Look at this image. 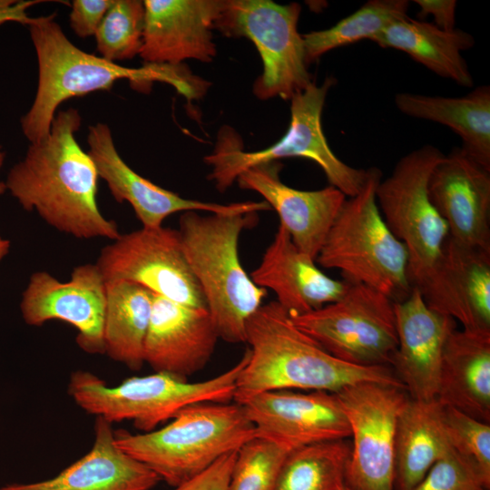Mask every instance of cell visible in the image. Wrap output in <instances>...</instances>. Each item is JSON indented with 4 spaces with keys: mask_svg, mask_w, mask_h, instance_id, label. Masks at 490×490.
<instances>
[{
    "mask_svg": "<svg viewBox=\"0 0 490 490\" xmlns=\"http://www.w3.org/2000/svg\"><path fill=\"white\" fill-rule=\"evenodd\" d=\"M220 338L206 308H195L152 294L143 358L155 372L186 378L201 370Z\"/></svg>",
    "mask_w": 490,
    "mask_h": 490,
    "instance_id": "obj_22",
    "label": "cell"
},
{
    "mask_svg": "<svg viewBox=\"0 0 490 490\" xmlns=\"http://www.w3.org/2000/svg\"><path fill=\"white\" fill-rule=\"evenodd\" d=\"M397 347L391 366L408 397L436 399L443 349L456 321L430 309L417 287L394 303Z\"/></svg>",
    "mask_w": 490,
    "mask_h": 490,
    "instance_id": "obj_19",
    "label": "cell"
},
{
    "mask_svg": "<svg viewBox=\"0 0 490 490\" xmlns=\"http://www.w3.org/2000/svg\"><path fill=\"white\" fill-rule=\"evenodd\" d=\"M371 41L382 48L406 53L428 70L461 86L474 84L462 52L472 48L475 39L466 31H444L432 23L407 15L390 24Z\"/></svg>",
    "mask_w": 490,
    "mask_h": 490,
    "instance_id": "obj_26",
    "label": "cell"
},
{
    "mask_svg": "<svg viewBox=\"0 0 490 490\" xmlns=\"http://www.w3.org/2000/svg\"><path fill=\"white\" fill-rule=\"evenodd\" d=\"M397 108L404 114L438 122L462 140L461 149L490 171V87L481 85L462 97L399 93Z\"/></svg>",
    "mask_w": 490,
    "mask_h": 490,
    "instance_id": "obj_27",
    "label": "cell"
},
{
    "mask_svg": "<svg viewBox=\"0 0 490 490\" xmlns=\"http://www.w3.org/2000/svg\"><path fill=\"white\" fill-rule=\"evenodd\" d=\"M257 436L242 405L204 402L151 432H114L115 445L175 487Z\"/></svg>",
    "mask_w": 490,
    "mask_h": 490,
    "instance_id": "obj_5",
    "label": "cell"
},
{
    "mask_svg": "<svg viewBox=\"0 0 490 490\" xmlns=\"http://www.w3.org/2000/svg\"><path fill=\"white\" fill-rule=\"evenodd\" d=\"M279 162L252 166L236 181L244 190L259 193L273 209L294 244L315 260L339 214L347 196L329 185L317 191H301L283 183Z\"/></svg>",
    "mask_w": 490,
    "mask_h": 490,
    "instance_id": "obj_21",
    "label": "cell"
},
{
    "mask_svg": "<svg viewBox=\"0 0 490 490\" xmlns=\"http://www.w3.org/2000/svg\"><path fill=\"white\" fill-rule=\"evenodd\" d=\"M444 154L425 145L403 156L392 173L379 181L376 199L392 233L408 253L412 286L419 284L440 257L448 228L428 195V180Z\"/></svg>",
    "mask_w": 490,
    "mask_h": 490,
    "instance_id": "obj_10",
    "label": "cell"
},
{
    "mask_svg": "<svg viewBox=\"0 0 490 490\" xmlns=\"http://www.w3.org/2000/svg\"><path fill=\"white\" fill-rule=\"evenodd\" d=\"M144 64L180 65L188 59L211 62L217 48L212 30L222 0H145Z\"/></svg>",
    "mask_w": 490,
    "mask_h": 490,
    "instance_id": "obj_20",
    "label": "cell"
},
{
    "mask_svg": "<svg viewBox=\"0 0 490 490\" xmlns=\"http://www.w3.org/2000/svg\"><path fill=\"white\" fill-rule=\"evenodd\" d=\"M416 287L430 309L464 329L490 331V251L447 237L438 260Z\"/></svg>",
    "mask_w": 490,
    "mask_h": 490,
    "instance_id": "obj_18",
    "label": "cell"
},
{
    "mask_svg": "<svg viewBox=\"0 0 490 490\" xmlns=\"http://www.w3.org/2000/svg\"><path fill=\"white\" fill-rule=\"evenodd\" d=\"M452 451L442 405L408 397L397 426L395 490H410L433 465Z\"/></svg>",
    "mask_w": 490,
    "mask_h": 490,
    "instance_id": "obj_28",
    "label": "cell"
},
{
    "mask_svg": "<svg viewBox=\"0 0 490 490\" xmlns=\"http://www.w3.org/2000/svg\"><path fill=\"white\" fill-rule=\"evenodd\" d=\"M250 278L257 286L272 290L276 301L290 315L335 302L348 287L347 281L326 275L313 258L294 244L280 224Z\"/></svg>",
    "mask_w": 490,
    "mask_h": 490,
    "instance_id": "obj_23",
    "label": "cell"
},
{
    "mask_svg": "<svg viewBox=\"0 0 490 490\" xmlns=\"http://www.w3.org/2000/svg\"><path fill=\"white\" fill-rule=\"evenodd\" d=\"M10 247H11L10 241L5 237H3L0 232V262L8 254L10 250Z\"/></svg>",
    "mask_w": 490,
    "mask_h": 490,
    "instance_id": "obj_40",
    "label": "cell"
},
{
    "mask_svg": "<svg viewBox=\"0 0 490 490\" xmlns=\"http://www.w3.org/2000/svg\"><path fill=\"white\" fill-rule=\"evenodd\" d=\"M427 189L448 237L490 251V171L455 148L434 167Z\"/></svg>",
    "mask_w": 490,
    "mask_h": 490,
    "instance_id": "obj_17",
    "label": "cell"
},
{
    "mask_svg": "<svg viewBox=\"0 0 490 490\" xmlns=\"http://www.w3.org/2000/svg\"><path fill=\"white\" fill-rule=\"evenodd\" d=\"M105 280L95 263L74 267L68 281H60L47 271L34 272L20 303L27 325L64 321L77 330L76 343L89 354L105 353Z\"/></svg>",
    "mask_w": 490,
    "mask_h": 490,
    "instance_id": "obj_14",
    "label": "cell"
},
{
    "mask_svg": "<svg viewBox=\"0 0 490 490\" xmlns=\"http://www.w3.org/2000/svg\"><path fill=\"white\" fill-rule=\"evenodd\" d=\"M453 450L436 462L410 490H489Z\"/></svg>",
    "mask_w": 490,
    "mask_h": 490,
    "instance_id": "obj_35",
    "label": "cell"
},
{
    "mask_svg": "<svg viewBox=\"0 0 490 490\" xmlns=\"http://www.w3.org/2000/svg\"><path fill=\"white\" fill-rule=\"evenodd\" d=\"M105 289L104 354L132 370H139L144 364L152 293L124 280L106 281Z\"/></svg>",
    "mask_w": 490,
    "mask_h": 490,
    "instance_id": "obj_29",
    "label": "cell"
},
{
    "mask_svg": "<svg viewBox=\"0 0 490 490\" xmlns=\"http://www.w3.org/2000/svg\"><path fill=\"white\" fill-rule=\"evenodd\" d=\"M338 490H351V489H350L348 486H347V485H345V483H344L342 485H340V486L338 488Z\"/></svg>",
    "mask_w": 490,
    "mask_h": 490,
    "instance_id": "obj_42",
    "label": "cell"
},
{
    "mask_svg": "<svg viewBox=\"0 0 490 490\" xmlns=\"http://www.w3.org/2000/svg\"><path fill=\"white\" fill-rule=\"evenodd\" d=\"M91 450L56 476L0 490H150L161 480L145 465L120 449L112 424L96 417Z\"/></svg>",
    "mask_w": 490,
    "mask_h": 490,
    "instance_id": "obj_24",
    "label": "cell"
},
{
    "mask_svg": "<svg viewBox=\"0 0 490 490\" xmlns=\"http://www.w3.org/2000/svg\"><path fill=\"white\" fill-rule=\"evenodd\" d=\"M42 2L39 0H0V25L9 22L28 25L33 17L28 15L27 10Z\"/></svg>",
    "mask_w": 490,
    "mask_h": 490,
    "instance_id": "obj_39",
    "label": "cell"
},
{
    "mask_svg": "<svg viewBox=\"0 0 490 490\" xmlns=\"http://www.w3.org/2000/svg\"><path fill=\"white\" fill-rule=\"evenodd\" d=\"M408 8L407 0H369L333 26L302 34L307 64L333 49L372 40L390 24L407 16Z\"/></svg>",
    "mask_w": 490,
    "mask_h": 490,
    "instance_id": "obj_31",
    "label": "cell"
},
{
    "mask_svg": "<svg viewBox=\"0 0 490 490\" xmlns=\"http://www.w3.org/2000/svg\"><path fill=\"white\" fill-rule=\"evenodd\" d=\"M5 152L3 147L0 145V170L5 162ZM6 186L5 181L0 180V196L5 194L6 192Z\"/></svg>",
    "mask_w": 490,
    "mask_h": 490,
    "instance_id": "obj_41",
    "label": "cell"
},
{
    "mask_svg": "<svg viewBox=\"0 0 490 490\" xmlns=\"http://www.w3.org/2000/svg\"><path fill=\"white\" fill-rule=\"evenodd\" d=\"M443 419L452 450L490 488V423L442 405Z\"/></svg>",
    "mask_w": 490,
    "mask_h": 490,
    "instance_id": "obj_34",
    "label": "cell"
},
{
    "mask_svg": "<svg viewBox=\"0 0 490 490\" xmlns=\"http://www.w3.org/2000/svg\"><path fill=\"white\" fill-rule=\"evenodd\" d=\"M290 318L300 330L342 361L359 366L391 365L397 347L394 302L376 289L348 282L346 291L335 302Z\"/></svg>",
    "mask_w": 490,
    "mask_h": 490,
    "instance_id": "obj_11",
    "label": "cell"
},
{
    "mask_svg": "<svg viewBox=\"0 0 490 490\" xmlns=\"http://www.w3.org/2000/svg\"><path fill=\"white\" fill-rule=\"evenodd\" d=\"M95 264L105 282H132L168 300L207 309L178 230L142 227L121 234L102 249Z\"/></svg>",
    "mask_w": 490,
    "mask_h": 490,
    "instance_id": "obj_13",
    "label": "cell"
},
{
    "mask_svg": "<svg viewBox=\"0 0 490 490\" xmlns=\"http://www.w3.org/2000/svg\"><path fill=\"white\" fill-rule=\"evenodd\" d=\"M239 404L243 406L257 436L290 450L350 436L346 416L335 393L275 390Z\"/></svg>",
    "mask_w": 490,
    "mask_h": 490,
    "instance_id": "obj_16",
    "label": "cell"
},
{
    "mask_svg": "<svg viewBox=\"0 0 490 490\" xmlns=\"http://www.w3.org/2000/svg\"><path fill=\"white\" fill-rule=\"evenodd\" d=\"M113 3V0H74L69 22L74 34L82 38L94 36Z\"/></svg>",
    "mask_w": 490,
    "mask_h": 490,
    "instance_id": "obj_36",
    "label": "cell"
},
{
    "mask_svg": "<svg viewBox=\"0 0 490 490\" xmlns=\"http://www.w3.org/2000/svg\"><path fill=\"white\" fill-rule=\"evenodd\" d=\"M236 453H229L173 490H229Z\"/></svg>",
    "mask_w": 490,
    "mask_h": 490,
    "instance_id": "obj_37",
    "label": "cell"
},
{
    "mask_svg": "<svg viewBox=\"0 0 490 490\" xmlns=\"http://www.w3.org/2000/svg\"><path fill=\"white\" fill-rule=\"evenodd\" d=\"M353 438L345 485L351 490H395L396 436L408 399L398 386L360 382L335 393Z\"/></svg>",
    "mask_w": 490,
    "mask_h": 490,
    "instance_id": "obj_12",
    "label": "cell"
},
{
    "mask_svg": "<svg viewBox=\"0 0 490 490\" xmlns=\"http://www.w3.org/2000/svg\"><path fill=\"white\" fill-rule=\"evenodd\" d=\"M350 451L347 439L296 448L285 459L272 490H338L345 483Z\"/></svg>",
    "mask_w": 490,
    "mask_h": 490,
    "instance_id": "obj_30",
    "label": "cell"
},
{
    "mask_svg": "<svg viewBox=\"0 0 490 490\" xmlns=\"http://www.w3.org/2000/svg\"><path fill=\"white\" fill-rule=\"evenodd\" d=\"M245 343L249 348L236 381L237 403L275 390L336 393L360 382L405 388L389 366L354 365L332 356L300 330L276 300L262 304L250 317Z\"/></svg>",
    "mask_w": 490,
    "mask_h": 490,
    "instance_id": "obj_2",
    "label": "cell"
},
{
    "mask_svg": "<svg viewBox=\"0 0 490 490\" xmlns=\"http://www.w3.org/2000/svg\"><path fill=\"white\" fill-rule=\"evenodd\" d=\"M145 9L141 0H113L95 34L100 56L113 63L139 55Z\"/></svg>",
    "mask_w": 490,
    "mask_h": 490,
    "instance_id": "obj_32",
    "label": "cell"
},
{
    "mask_svg": "<svg viewBox=\"0 0 490 490\" xmlns=\"http://www.w3.org/2000/svg\"><path fill=\"white\" fill-rule=\"evenodd\" d=\"M436 399L490 423V331L456 328L448 335Z\"/></svg>",
    "mask_w": 490,
    "mask_h": 490,
    "instance_id": "obj_25",
    "label": "cell"
},
{
    "mask_svg": "<svg viewBox=\"0 0 490 490\" xmlns=\"http://www.w3.org/2000/svg\"><path fill=\"white\" fill-rule=\"evenodd\" d=\"M419 6L418 18L423 20L427 15L434 18L436 27L444 31L456 29V0H415Z\"/></svg>",
    "mask_w": 490,
    "mask_h": 490,
    "instance_id": "obj_38",
    "label": "cell"
},
{
    "mask_svg": "<svg viewBox=\"0 0 490 490\" xmlns=\"http://www.w3.org/2000/svg\"><path fill=\"white\" fill-rule=\"evenodd\" d=\"M334 84L335 79L327 77L320 85L312 82L295 94L290 99V122L286 133L263 150L244 151L239 135L230 127H222L213 152L204 158L211 168L208 179L223 192L240 173L252 166L300 157L317 163L331 186L348 198L356 196L367 181L369 169H357L338 159L322 130V111Z\"/></svg>",
    "mask_w": 490,
    "mask_h": 490,
    "instance_id": "obj_8",
    "label": "cell"
},
{
    "mask_svg": "<svg viewBox=\"0 0 490 490\" xmlns=\"http://www.w3.org/2000/svg\"><path fill=\"white\" fill-rule=\"evenodd\" d=\"M289 447L256 436L236 453L229 490H272Z\"/></svg>",
    "mask_w": 490,
    "mask_h": 490,
    "instance_id": "obj_33",
    "label": "cell"
},
{
    "mask_svg": "<svg viewBox=\"0 0 490 490\" xmlns=\"http://www.w3.org/2000/svg\"><path fill=\"white\" fill-rule=\"evenodd\" d=\"M34 44L38 82L34 102L21 118L24 137L32 142L50 132L58 106L64 101L96 91H108L119 80H129L134 89L148 91L155 82L168 83L189 99L204 93L208 83L182 64L122 66L74 45L55 21V14L33 17L27 25Z\"/></svg>",
    "mask_w": 490,
    "mask_h": 490,
    "instance_id": "obj_3",
    "label": "cell"
},
{
    "mask_svg": "<svg viewBox=\"0 0 490 490\" xmlns=\"http://www.w3.org/2000/svg\"><path fill=\"white\" fill-rule=\"evenodd\" d=\"M381 172L370 168L361 191L346 200L316 261L338 270L343 280L376 289L394 303L412 290L408 253L385 222L376 199Z\"/></svg>",
    "mask_w": 490,
    "mask_h": 490,
    "instance_id": "obj_6",
    "label": "cell"
},
{
    "mask_svg": "<svg viewBox=\"0 0 490 490\" xmlns=\"http://www.w3.org/2000/svg\"><path fill=\"white\" fill-rule=\"evenodd\" d=\"M77 109L56 113L49 133L30 143L24 157L8 172L6 191L25 211H34L51 227L78 239L114 240L121 233L96 200L99 176L75 133Z\"/></svg>",
    "mask_w": 490,
    "mask_h": 490,
    "instance_id": "obj_1",
    "label": "cell"
},
{
    "mask_svg": "<svg viewBox=\"0 0 490 490\" xmlns=\"http://www.w3.org/2000/svg\"><path fill=\"white\" fill-rule=\"evenodd\" d=\"M298 3L222 0L214 29L228 37H245L257 48L263 71L252 90L260 100H290L312 83L298 22Z\"/></svg>",
    "mask_w": 490,
    "mask_h": 490,
    "instance_id": "obj_9",
    "label": "cell"
},
{
    "mask_svg": "<svg viewBox=\"0 0 490 490\" xmlns=\"http://www.w3.org/2000/svg\"><path fill=\"white\" fill-rule=\"evenodd\" d=\"M87 153L114 200L128 202L144 228H159L176 212L250 213L270 210L264 201L229 204L201 201L181 197L152 182L133 171L120 156L111 129L96 122L88 127Z\"/></svg>",
    "mask_w": 490,
    "mask_h": 490,
    "instance_id": "obj_15",
    "label": "cell"
},
{
    "mask_svg": "<svg viewBox=\"0 0 490 490\" xmlns=\"http://www.w3.org/2000/svg\"><path fill=\"white\" fill-rule=\"evenodd\" d=\"M258 221V212H182L179 236L220 338L245 343L246 326L263 304L267 289L257 286L239 255L243 230Z\"/></svg>",
    "mask_w": 490,
    "mask_h": 490,
    "instance_id": "obj_4",
    "label": "cell"
},
{
    "mask_svg": "<svg viewBox=\"0 0 490 490\" xmlns=\"http://www.w3.org/2000/svg\"><path fill=\"white\" fill-rule=\"evenodd\" d=\"M245 362L246 353L228 370L202 381L190 382L172 374L154 372L127 378L115 387H109L89 371L76 370L70 377L68 393L86 413L111 424L131 421L147 433L189 406L233 399Z\"/></svg>",
    "mask_w": 490,
    "mask_h": 490,
    "instance_id": "obj_7",
    "label": "cell"
}]
</instances>
